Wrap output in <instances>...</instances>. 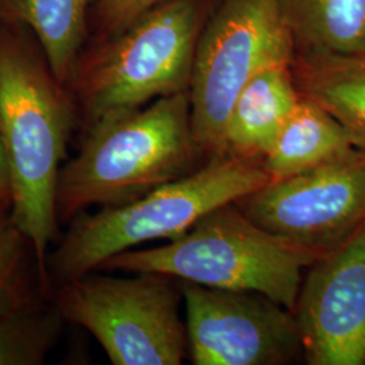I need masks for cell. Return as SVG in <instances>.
Returning a JSON list of instances; mask_svg holds the SVG:
<instances>
[{
  "instance_id": "12",
  "label": "cell",
  "mask_w": 365,
  "mask_h": 365,
  "mask_svg": "<svg viewBox=\"0 0 365 365\" xmlns=\"http://www.w3.org/2000/svg\"><path fill=\"white\" fill-rule=\"evenodd\" d=\"M291 66L300 95L336 118L365 152V54L295 52Z\"/></svg>"
},
{
  "instance_id": "1",
  "label": "cell",
  "mask_w": 365,
  "mask_h": 365,
  "mask_svg": "<svg viewBox=\"0 0 365 365\" xmlns=\"http://www.w3.org/2000/svg\"><path fill=\"white\" fill-rule=\"evenodd\" d=\"M76 105L30 41L0 34V137L14 182L11 215L30 238L42 286L52 298L48 255L58 233L56 188L78 125Z\"/></svg>"
},
{
  "instance_id": "14",
  "label": "cell",
  "mask_w": 365,
  "mask_h": 365,
  "mask_svg": "<svg viewBox=\"0 0 365 365\" xmlns=\"http://www.w3.org/2000/svg\"><path fill=\"white\" fill-rule=\"evenodd\" d=\"M92 0H0V19L30 27L53 75L66 88L86 38Z\"/></svg>"
},
{
  "instance_id": "16",
  "label": "cell",
  "mask_w": 365,
  "mask_h": 365,
  "mask_svg": "<svg viewBox=\"0 0 365 365\" xmlns=\"http://www.w3.org/2000/svg\"><path fill=\"white\" fill-rule=\"evenodd\" d=\"M49 298L36 250L11 212H0V317L37 307Z\"/></svg>"
},
{
  "instance_id": "3",
  "label": "cell",
  "mask_w": 365,
  "mask_h": 365,
  "mask_svg": "<svg viewBox=\"0 0 365 365\" xmlns=\"http://www.w3.org/2000/svg\"><path fill=\"white\" fill-rule=\"evenodd\" d=\"M268 182L260 158L223 155L128 203L83 211L68 222L66 235L48 255L52 288L96 271L108 259L144 242L172 241L210 211L237 202Z\"/></svg>"
},
{
  "instance_id": "17",
  "label": "cell",
  "mask_w": 365,
  "mask_h": 365,
  "mask_svg": "<svg viewBox=\"0 0 365 365\" xmlns=\"http://www.w3.org/2000/svg\"><path fill=\"white\" fill-rule=\"evenodd\" d=\"M66 321L48 300L0 317V365H42L60 339Z\"/></svg>"
},
{
  "instance_id": "15",
  "label": "cell",
  "mask_w": 365,
  "mask_h": 365,
  "mask_svg": "<svg viewBox=\"0 0 365 365\" xmlns=\"http://www.w3.org/2000/svg\"><path fill=\"white\" fill-rule=\"evenodd\" d=\"M295 52L365 54V0H280Z\"/></svg>"
},
{
  "instance_id": "5",
  "label": "cell",
  "mask_w": 365,
  "mask_h": 365,
  "mask_svg": "<svg viewBox=\"0 0 365 365\" xmlns=\"http://www.w3.org/2000/svg\"><path fill=\"white\" fill-rule=\"evenodd\" d=\"M318 257L267 232L233 202L210 211L168 244L122 252L98 271L153 272L205 287L252 291L294 312L303 274Z\"/></svg>"
},
{
  "instance_id": "8",
  "label": "cell",
  "mask_w": 365,
  "mask_h": 365,
  "mask_svg": "<svg viewBox=\"0 0 365 365\" xmlns=\"http://www.w3.org/2000/svg\"><path fill=\"white\" fill-rule=\"evenodd\" d=\"M249 220L319 257L365 225V152L284 179L269 180L235 202Z\"/></svg>"
},
{
  "instance_id": "7",
  "label": "cell",
  "mask_w": 365,
  "mask_h": 365,
  "mask_svg": "<svg viewBox=\"0 0 365 365\" xmlns=\"http://www.w3.org/2000/svg\"><path fill=\"white\" fill-rule=\"evenodd\" d=\"M294 56L280 0H222L199 36L190 86L192 133L203 156H223L227 118L249 80Z\"/></svg>"
},
{
  "instance_id": "10",
  "label": "cell",
  "mask_w": 365,
  "mask_h": 365,
  "mask_svg": "<svg viewBox=\"0 0 365 365\" xmlns=\"http://www.w3.org/2000/svg\"><path fill=\"white\" fill-rule=\"evenodd\" d=\"M294 313L310 365H365V225L303 276Z\"/></svg>"
},
{
  "instance_id": "4",
  "label": "cell",
  "mask_w": 365,
  "mask_h": 365,
  "mask_svg": "<svg viewBox=\"0 0 365 365\" xmlns=\"http://www.w3.org/2000/svg\"><path fill=\"white\" fill-rule=\"evenodd\" d=\"M205 0H165L81 54L66 90L83 131L111 115L190 91Z\"/></svg>"
},
{
  "instance_id": "6",
  "label": "cell",
  "mask_w": 365,
  "mask_h": 365,
  "mask_svg": "<svg viewBox=\"0 0 365 365\" xmlns=\"http://www.w3.org/2000/svg\"><path fill=\"white\" fill-rule=\"evenodd\" d=\"M103 271L56 284L51 300L66 322L86 329L114 365H179L187 352L178 279Z\"/></svg>"
},
{
  "instance_id": "9",
  "label": "cell",
  "mask_w": 365,
  "mask_h": 365,
  "mask_svg": "<svg viewBox=\"0 0 365 365\" xmlns=\"http://www.w3.org/2000/svg\"><path fill=\"white\" fill-rule=\"evenodd\" d=\"M187 348L195 365H282L303 353L297 315L252 291L182 282Z\"/></svg>"
},
{
  "instance_id": "18",
  "label": "cell",
  "mask_w": 365,
  "mask_h": 365,
  "mask_svg": "<svg viewBox=\"0 0 365 365\" xmlns=\"http://www.w3.org/2000/svg\"><path fill=\"white\" fill-rule=\"evenodd\" d=\"M165 0H98V15L105 38L122 30Z\"/></svg>"
},
{
  "instance_id": "11",
  "label": "cell",
  "mask_w": 365,
  "mask_h": 365,
  "mask_svg": "<svg viewBox=\"0 0 365 365\" xmlns=\"http://www.w3.org/2000/svg\"><path fill=\"white\" fill-rule=\"evenodd\" d=\"M292 60L264 66L245 84L226 122L223 155L262 160L272 149L302 98Z\"/></svg>"
},
{
  "instance_id": "13",
  "label": "cell",
  "mask_w": 365,
  "mask_h": 365,
  "mask_svg": "<svg viewBox=\"0 0 365 365\" xmlns=\"http://www.w3.org/2000/svg\"><path fill=\"white\" fill-rule=\"evenodd\" d=\"M356 148L336 118L307 98H300L262 158L269 180L284 179L348 155Z\"/></svg>"
},
{
  "instance_id": "19",
  "label": "cell",
  "mask_w": 365,
  "mask_h": 365,
  "mask_svg": "<svg viewBox=\"0 0 365 365\" xmlns=\"http://www.w3.org/2000/svg\"><path fill=\"white\" fill-rule=\"evenodd\" d=\"M14 206L13 170L0 137V212H11Z\"/></svg>"
},
{
  "instance_id": "2",
  "label": "cell",
  "mask_w": 365,
  "mask_h": 365,
  "mask_svg": "<svg viewBox=\"0 0 365 365\" xmlns=\"http://www.w3.org/2000/svg\"><path fill=\"white\" fill-rule=\"evenodd\" d=\"M190 91L105 118L83 131L78 155L57 179L56 214L71 221L91 206H118L197 170Z\"/></svg>"
}]
</instances>
